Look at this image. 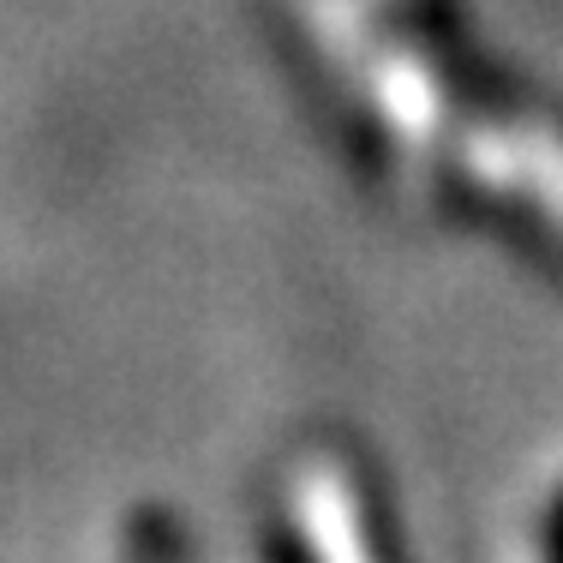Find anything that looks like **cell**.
Segmentation results:
<instances>
[{"instance_id": "6da1fadb", "label": "cell", "mask_w": 563, "mask_h": 563, "mask_svg": "<svg viewBox=\"0 0 563 563\" xmlns=\"http://www.w3.org/2000/svg\"><path fill=\"white\" fill-rule=\"evenodd\" d=\"M372 509H378V498L366 486V467L342 444H330V438L300 444L276 474V545L300 558H372L390 545Z\"/></svg>"}, {"instance_id": "7a4b0ae2", "label": "cell", "mask_w": 563, "mask_h": 563, "mask_svg": "<svg viewBox=\"0 0 563 563\" xmlns=\"http://www.w3.org/2000/svg\"><path fill=\"white\" fill-rule=\"evenodd\" d=\"M545 552L563 558V498H558V509H552V528H545Z\"/></svg>"}]
</instances>
